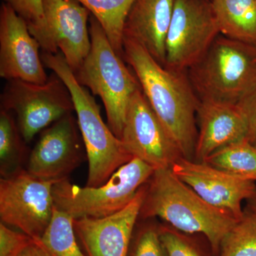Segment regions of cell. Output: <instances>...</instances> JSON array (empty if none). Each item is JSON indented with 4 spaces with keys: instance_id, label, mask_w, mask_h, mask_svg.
I'll return each mask as SVG.
<instances>
[{
    "instance_id": "6da1fadb",
    "label": "cell",
    "mask_w": 256,
    "mask_h": 256,
    "mask_svg": "<svg viewBox=\"0 0 256 256\" xmlns=\"http://www.w3.org/2000/svg\"><path fill=\"white\" fill-rule=\"evenodd\" d=\"M124 58L138 79L143 94L178 144L192 160L197 139L196 114L200 100L186 72L164 66L137 41L124 37Z\"/></svg>"
},
{
    "instance_id": "7a4b0ae2",
    "label": "cell",
    "mask_w": 256,
    "mask_h": 256,
    "mask_svg": "<svg viewBox=\"0 0 256 256\" xmlns=\"http://www.w3.org/2000/svg\"><path fill=\"white\" fill-rule=\"evenodd\" d=\"M148 182L140 216H158L183 233L204 236L218 256L222 240L238 220L207 203L171 168L154 170Z\"/></svg>"
},
{
    "instance_id": "3957f363",
    "label": "cell",
    "mask_w": 256,
    "mask_h": 256,
    "mask_svg": "<svg viewBox=\"0 0 256 256\" xmlns=\"http://www.w3.org/2000/svg\"><path fill=\"white\" fill-rule=\"evenodd\" d=\"M41 56L44 64L63 80L73 99L88 161L86 186H100L133 156L104 122L95 99L86 88L77 82L63 54L43 52Z\"/></svg>"
},
{
    "instance_id": "277c9868",
    "label": "cell",
    "mask_w": 256,
    "mask_h": 256,
    "mask_svg": "<svg viewBox=\"0 0 256 256\" xmlns=\"http://www.w3.org/2000/svg\"><path fill=\"white\" fill-rule=\"evenodd\" d=\"M89 32L92 48L80 68L74 72V76L80 85L100 98L107 114L108 126L120 139L130 102L134 92L141 88L140 85L92 14Z\"/></svg>"
},
{
    "instance_id": "5b68a950",
    "label": "cell",
    "mask_w": 256,
    "mask_h": 256,
    "mask_svg": "<svg viewBox=\"0 0 256 256\" xmlns=\"http://www.w3.org/2000/svg\"><path fill=\"white\" fill-rule=\"evenodd\" d=\"M188 72L200 100L236 105L256 88V44L220 35Z\"/></svg>"
},
{
    "instance_id": "8992f818",
    "label": "cell",
    "mask_w": 256,
    "mask_h": 256,
    "mask_svg": "<svg viewBox=\"0 0 256 256\" xmlns=\"http://www.w3.org/2000/svg\"><path fill=\"white\" fill-rule=\"evenodd\" d=\"M154 170L142 160L133 158L97 188H80L68 178L62 180L54 185L55 206L74 220L109 216L132 201Z\"/></svg>"
},
{
    "instance_id": "52a82bcc",
    "label": "cell",
    "mask_w": 256,
    "mask_h": 256,
    "mask_svg": "<svg viewBox=\"0 0 256 256\" xmlns=\"http://www.w3.org/2000/svg\"><path fill=\"white\" fill-rule=\"evenodd\" d=\"M1 104L2 108L16 114L18 129L26 142L74 110L68 88L54 72L44 84L8 80Z\"/></svg>"
},
{
    "instance_id": "ba28073f",
    "label": "cell",
    "mask_w": 256,
    "mask_h": 256,
    "mask_svg": "<svg viewBox=\"0 0 256 256\" xmlns=\"http://www.w3.org/2000/svg\"><path fill=\"white\" fill-rule=\"evenodd\" d=\"M54 182L18 170L0 180V218L33 240L41 238L50 223L54 210Z\"/></svg>"
},
{
    "instance_id": "9c48e42d",
    "label": "cell",
    "mask_w": 256,
    "mask_h": 256,
    "mask_svg": "<svg viewBox=\"0 0 256 256\" xmlns=\"http://www.w3.org/2000/svg\"><path fill=\"white\" fill-rule=\"evenodd\" d=\"M220 35L210 0H176L166 38L164 66L188 70Z\"/></svg>"
},
{
    "instance_id": "30bf717a",
    "label": "cell",
    "mask_w": 256,
    "mask_h": 256,
    "mask_svg": "<svg viewBox=\"0 0 256 256\" xmlns=\"http://www.w3.org/2000/svg\"><path fill=\"white\" fill-rule=\"evenodd\" d=\"M120 140L130 156L156 170L171 168L182 156L141 88L131 98Z\"/></svg>"
},
{
    "instance_id": "8fae6325",
    "label": "cell",
    "mask_w": 256,
    "mask_h": 256,
    "mask_svg": "<svg viewBox=\"0 0 256 256\" xmlns=\"http://www.w3.org/2000/svg\"><path fill=\"white\" fill-rule=\"evenodd\" d=\"M171 169L207 203L237 220L244 214L242 202L256 196L255 182L236 178L203 162L181 156Z\"/></svg>"
},
{
    "instance_id": "7c38bea8",
    "label": "cell",
    "mask_w": 256,
    "mask_h": 256,
    "mask_svg": "<svg viewBox=\"0 0 256 256\" xmlns=\"http://www.w3.org/2000/svg\"><path fill=\"white\" fill-rule=\"evenodd\" d=\"M40 48L26 22L3 2L0 9V76L8 80L45 84L48 76Z\"/></svg>"
},
{
    "instance_id": "4fadbf2b",
    "label": "cell",
    "mask_w": 256,
    "mask_h": 256,
    "mask_svg": "<svg viewBox=\"0 0 256 256\" xmlns=\"http://www.w3.org/2000/svg\"><path fill=\"white\" fill-rule=\"evenodd\" d=\"M72 114L42 132L28 158V171L33 176L57 183L66 180L84 161L78 122Z\"/></svg>"
},
{
    "instance_id": "5bb4252c",
    "label": "cell",
    "mask_w": 256,
    "mask_h": 256,
    "mask_svg": "<svg viewBox=\"0 0 256 256\" xmlns=\"http://www.w3.org/2000/svg\"><path fill=\"white\" fill-rule=\"evenodd\" d=\"M144 194V185L128 206L114 214L74 220L76 234L88 256H128Z\"/></svg>"
},
{
    "instance_id": "9a60e30c",
    "label": "cell",
    "mask_w": 256,
    "mask_h": 256,
    "mask_svg": "<svg viewBox=\"0 0 256 256\" xmlns=\"http://www.w3.org/2000/svg\"><path fill=\"white\" fill-rule=\"evenodd\" d=\"M47 31L73 72L92 48L88 22L90 12L77 0H43Z\"/></svg>"
},
{
    "instance_id": "2e32d148",
    "label": "cell",
    "mask_w": 256,
    "mask_h": 256,
    "mask_svg": "<svg viewBox=\"0 0 256 256\" xmlns=\"http://www.w3.org/2000/svg\"><path fill=\"white\" fill-rule=\"evenodd\" d=\"M196 118L198 132L194 156L197 162L204 161L224 146L247 140L246 124L237 105L200 100Z\"/></svg>"
},
{
    "instance_id": "e0dca14e",
    "label": "cell",
    "mask_w": 256,
    "mask_h": 256,
    "mask_svg": "<svg viewBox=\"0 0 256 256\" xmlns=\"http://www.w3.org/2000/svg\"><path fill=\"white\" fill-rule=\"evenodd\" d=\"M176 0H134L124 22V37L132 38L160 64L166 63V38Z\"/></svg>"
},
{
    "instance_id": "ac0fdd59",
    "label": "cell",
    "mask_w": 256,
    "mask_h": 256,
    "mask_svg": "<svg viewBox=\"0 0 256 256\" xmlns=\"http://www.w3.org/2000/svg\"><path fill=\"white\" fill-rule=\"evenodd\" d=\"M220 34L256 44V0H210Z\"/></svg>"
},
{
    "instance_id": "d6986e66",
    "label": "cell",
    "mask_w": 256,
    "mask_h": 256,
    "mask_svg": "<svg viewBox=\"0 0 256 256\" xmlns=\"http://www.w3.org/2000/svg\"><path fill=\"white\" fill-rule=\"evenodd\" d=\"M74 220L54 207L46 232L41 238L33 240L42 256H86L77 244Z\"/></svg>"
},
{
    "instance_id": "ffe728a7",
    "label": "cell",
    "mask_w": 256,
    "mask_h": 256,
    "mask_svg": "<svg viewBox=\"0 0 256 256\" xmlns=\"http://www.w3.org/2000/svg\"><path fill=\"white\" fill-rule=\"evenodd\" d=\"M100 23L112 48L124 58V22L134 0H77Z\"/></svg>"
},
{
    "instance_id": "44dd1931",
    "label": "cell",
    "mask_w": 256,
    "mask_h": 256,
    "mask_svg": "<svg viewBox=\"0 0 256 256\" xmlns=\"http://www.w3.org/2000/svg\"><path fill=\"white\" fill-rule=\"evenodd\" d=\"M203 162L236 178L256 182V148L247 140L220 148Z\"/></svg>"
},
{
    "instance_id": "7402d4cb",
    "label": "cell",
    "mask_w": 256,
    "mask_h": 256,
    "mask_svg": "<svg viewBox=\"0 0 256 256\" xmlns=\"http://www.w3.org/2000/svg\"><path fill=\"white\" fill-rule=\"evenodd\" d=\"M18 124L11 112L0 111V173L2 178L9 176L22 169L25 154L24 143Z\"/></svg>"
},
{
    "instance_id": "603a6c76",
    "label": "cell",
    "mask_w": 256,
    "mask_h": 256,
    "mask_svg": "<svg viewBox=\"0 0 256 256\" xmlns=\"http://www.w3.org/2000/svg\"><path fill=\"white\" fill-rule=\"evenodd\" d=\"M218 256H256V210L250 204L224 237Z\"/></svg>"
},
{
    "instance_id": "cb8c5ba5",
    "label": "cell",
    "mask_w": 256,
    "mask_h": 256,
    "mask_svg": "<svg viewBox=\"0 0 256 256\" xmlns=\"http://www.w3.org/2000/svg\"><path fill=\"white\" fill-rule=\"evenodd\" d=\"M15 12L24 18L32 36L40 43L43 52L57 54L47 31L43 0H3Z\"/></svg>"
},
{
    "instance_id": "d4e9b609",
    "label": "cell",
    "mask_w": 256,
    "mask_h": 256,
    "mask_svg": "<svg viewBox=\"0 0 256 256\" xmlns=\"http://www.w3.org/2000/svg\"><path fill=\"white\" fill-rule=\"evenodd\" d=\"M128 256H168L160 237V226L146 224L134 230Z\"/></svg>"
},
{
    "instance_id": "484cf974",
    "label": "cell",
    "mask_w": 256,
    "mask_h": 256,
    "mask_svg": "<svg viewBox=\"0 0 256 256\" xmlns=\"http://www.w3.org/2000/svg\"><path fill=\"white\" fill-rule=\"evenodd\" d=\"M160 234L168 256H210L188 234L160 226Z\"/></svg>"
},
{
    "instance_id": "4316f807",
    "label": "cell",
    "mask_w": 256,
    "mask_h": 256,
    "mask_svg": "<svg viewBox=\"0 0 256 256\" xmlns=\"http://www.w3.org/2000/svg\"><path fill=\"white\" fill-rule=\"evenodd\" d=\"M32 242L33 239L26 234L0 223V256H18Z\"/></svg>"
},
{
    "instance_id": "83f0119b",
    "label": "cell",
    "mask_w": 256,
    "mask_h": 256,
    "mask_svg": "<svg viewBox=\"0 0 256 256\" xmlns=\"http://www.w3.org/2000/svg\"><path fill=\"white\" fill-rule=\"evenodd\" d=\"M236 105L246 124L247 141L256 148V88Z\"/></svg>"
},
{
    "instance_id": "f1b7e54d",
    "label": "cell",
    "mask_w": 256,
    "mask_h": 256,
    "mask_svg": "<svg viewBox=\"0 0 256 256\" xmlns=\"http://www.w3.org/2000/svg\"><path fill=\"white\" fill-rule=\"evenodd\" d=\"M18 256H42L38 252V249L36 246H35L34 242H32L31 245L28 246L26 248H25L23 250L22 252Z\"/></svg>"
},
{
    "instance_id": "f546056e",
    "label": "cell",
    "mask_w": 256,
    "mask_h": 256,
    "mask_svg": "<svg viewBox=\"0 0 256 256\" xmlns=\"http://www.w3.org/2000/svg\"><path fill=\"white\" fill-rule=\"evenodd\" d=\"M249 204L256 210V196L252 198V200H249Z\"/></svg>"
}]
</instances>
